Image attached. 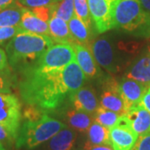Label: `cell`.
Instances as JSON below:
<instances>
[{
  "label": "cell",
  "mask_w": 150,
  "mask_h": 150,
  "mask_svg": "<svg viewBox=\"0 0 150 150\" xmlns=\"http://www.w3.org/2000/svg\"><path fill=\"white\" fill-rule=\"evenodd\" d=\"M73 48L75 53V61L83 71L87 79H93L98 73L97 62L92 51L85 45L79 43H74Z\"/></svg>",
  "instance_id": "4fadbf2b"
},
{
  "label": "cell",
  "mask_w": 150,
  "mask_h": 150,
  "mask_svg": "<svg viewBox=\"0 0 150 150\" xmlns=\"http://www.w3.org/2000/svg\"><path fill=\"white\" fill-rule=\"evenodd\" d=\"M123 116L139 137L150 133V113L142 105L129 108Z\"/></svg>",
  "instance_id": "5bb4252c"
},
{
  "label": "cell",
  "mask_w": 150,
  "mask_h": 150,
  "mask_svg": "<svg viewBox=\"0 0 150 150\" xmlns=\"http://www.w3.org/2000/svg\"><path fill=\"white\" fill-rule=\"evenodd\" d=\"M18 84L17 75L10 69L0 70V93H11L12 89Z\"/></svg>",
  "instance_id": "d4e9b609"
},
{
  "label": "cell",
  "mask_w": 150,
  "mask_h": 150,
  "mask_svg": "<svg viewBox=\"0 0 150 150\" xmlns=\"http://www.w3.org/2000/svg\"><path fill=\"white\" fill-rule=\"evenodd\" d=\"M68 23L70 33L73 35L75 41L83 45L88 44L91 38V29L87 27L85 23L75 14Z\"/></svg>",
  "instance_id": "44dd1931"
},
{
  "label": "cell",
  "mask_w": 150,
  "mask_h": 150,
  "mask_svg": "<svg viewBox=\"0 0 150 150\" xmlns=\"http://www.w3.org/2000/svg\"><path fill=\"white\" fill-rule=\"evenodd\" d=\"M65 127L67 125L63 121L50 117L47 112L35 120H23L15 146L17 149H33L46 143Z\"/></svg>",
  "instance_id": "3957f363"
},
{
  "label": "cell",
  "mask_w": 150,
  "mask_h": 150,
  "mask_svg": "<svg viewBox=\"0 0 150 150\" xmlns=\"http://www.w3.org/2000/svg\"><path fill=\"white\" fill-rule=\"evenodd\" d=\"M131 150H150V133L139 136Z\"/></svg>",
  "instance_id": "f546056e"
},
{
  "label": "cell",
  "mask_w": 150,
  "mask_h": 150,
  "mask_svg": "<svg viewBox=\"0 0 150 150\" xmlns=\"http://www.w3.org/2000/svg\"><path fill=\"white\" fill-rule=\"evenodd\" d=\"M18 87L27 105L54 110L61 107L69 94L83 85L85 77L76 61L57 71H27L19 75Z\"/></svg>",
  "instance_id": "6da1fadb"
},
{
  "label": "cell",
  "mask_w": 150,
  "mask_h": 150,
  "mask_svg": "<svg viewBox=\"0 0 150 150\" xmlns=\"http://www.w3.org/2000/svg\"><path fill=\"white\" fill-rule=\"evenodd\" d=\"M19 27L24 32L33 33L50 37L48 23L38 18L30 8H24Z\"/></svg>",
  "instance_id": "ac0fdd59"
},
{
  "label": "cell",
  "mask_w": 150,
  "mask_h": 150,
  "mask_svg": "<svg viewBox=\"0 0 150 150\" xmlns=\"http://www.w3.org/2000/svg\"><path fill=\"white\" fill-rule=\"evenodd\" d=\"M91 49L92 54L98 64L100 65L110 74L116 73L118 71L113 48L106 38H99L95 39L92 43Z\"/></svg>",
  "instance_id": "30bf717a"
},
{
  "label": "cell",
  "mask_w": 150,
  "mask_h": 150,
  "mask_svg": "<svg viewBox=\"0 0 150 150\" xmlns=\"http://www.w3.org/2000/svg\"><path fill=\"white\" fill-rule=\"evenodd\" d=\"M24 7L17 3L4 10L0 11V27L19 26Z\"/></svg>",
  "instance_id": "ffe728a7"
},
{
  "label": "cell",
  "mask_w": 150,
  "mask_h": 150,
  "mask_svg": "<svg viewBox=\"0 0 150 150\" xmlns=\"http://www.w3.org/2000/svg\"><path fill=\"white\" fill-rule=\"evenodd\" d=\"M50 37L55 43H68L74 44L77 43L71 34L68 22L63 18L54 15L48 21Z\"/></svg>",
  "instance_id": "d6986e66"
},
{
  "label": "cell",
  "mask_w": 150,
  "mask_h": 150,
  "mask_svg": "<svg viewBox=\"0 0 150 150\" xmlns=\"http://www.w3.org/2000/svg\"><path fill=\"white\" fill-rule=\"evenodd\" d=\"M76 140L77 132L67 126L43 144V150H74Z\"/></svg>",
  "instance_id": "e0dca14e"
},
{
  "label": "cell",
  "mask_w": 150,
  "mask_h": 150,
  "mask_svg": "<svg viewBox=\"0 0 150 150\" xmlns=\"http://www.w3.org/2000/svg\"><path fill=\"white\" fill-rule=\"evenodd\" d=\"M74 60L75 53L72 44L55 43L43 54L37 64L27 71L39 73L57 71L65 68Z\"/></svg>",
  "instance_id": "5b68a950"
},
{
  "label": "cell",
  "mask_w": 150,
  "mask_h": 150,
  "mask_svg": "<svg viewBox=\"0 0 150 150\" xmlns=\"http://www.w3.org/2000/svg\"><path fill=\"white\" fill-rule=\"evenodd\" d=\"M75 15L79 18L89 29L92 28V17L88 8V0H74Z\"/></svg>",
  "instance_id": "484cf974"
},
{
  "label": "cell",
  "mask_w": 150,
  "mask_h": 150,
  "mask_svg": "<svg viewBox=\"0 0 150 150\" xmlns=\"http://www.w3.org/2000/svg\"><path fill=\"white\" fill-rule=\"evenodd\" d=\"M22 121L21 103L13 93H0V124L16 143Z\"/></svg>",
  "instance_id": "8992f818"
},
{
  "label": "cell",
  "mask_w": 150,
  "mask_h": 150,
  "mask_svg": "<svg viewBox=\"0 0 150 150\" xmlns=\"http://www.w3.org/2000/svg\"><path fill=\"white\" fill-rule=\"evenodd\" d=\"M10 69L6 52H4L2 48H0V70H4Z\"/></svg>",
  "instance_id": "1f68e13d"
},
{
  "label": "cell",
  "mask_w": 150,
  "mask_h": 150,
  "mask_svg": "<svg viewBox=\"0 0 150 150\" xmlns=\"http://www.w3.org/2000/svg\"><path fill=\"white\" fill-rule=\"evenodd\" d=\"M139 135L130 127L127 119L120 115L116 124L109 129V141L113 150H131Z\"/></svg>",
  "instance_id": "ba28073f"
},
{
  "label": "cell",
  "mask_w": 150,
  "mask_h": 150,
  "mask_svg": "<svg viewBox=\"0 0 150 150\" xmlns=\"http://www.w3.org/2000/svg\"><path fill=\"white\" fill-rule=\"evenodd\" d=\"M23 31L19 26L17 27H0V44L10 40L18 33Z\"/></svg>",
  "instance_id": "83f0119b"
},
{
  "label": "cell",
  "mask_w": 150,
  "mask_h": 150,
  "mask_svg": "<svg viewBox=\"0 0 150 150\" xmlns=\"http://www.w3.org/2000/svg\"><path fill=\"white\" fill-rule=\"evenodd\" d=\"M120 0H88L96 31L103 33L114 28V12Z\"/></svg>",
  "instance_id": "52a82bcc"
},
{
  "label": "cell",
  "mask_w": 150,
  "mask_h": 150,
  "mask_svg": "<svg viewBox=\"0 0 150 150\" xmlns=\"http://www.w3.org/2000/svg\"><path fill=\"white\" fill-rule=\"evenodd\" d=\"M88 142L94 145H110L109 129L93 121L87 130ZM111 146V145H110Z\"/></svg>",
  "instance_id": "7402d4cb"
},
{
  "label": "cell",
  "mask_w": 150,
  "mask_h": 150,
  "mask_svg": "<svg viewBox=\"0 0 150 150\" xmlns=\"http://www.w3.org/2000/svg\"><path fill=\"white\" fill-rule=\"evenodd\" d=\"M62 118L64 119L63 122L68 127L79 133L87 132L92 123L94 121L91 114L77 110L71 106L64 111Z\"/></svg>",
  "instance_id": "2e32d148"
},
{
  "label": "cell",
  "mask_w": 150,
  "mask_h": 150,
  "mask_svg": "<svg viewBox=\"0 0 150 150\" xmlns=\"http://www.w3.org/2000/svg\"><path fill=\"white\" fill-rule=\"evenodd\" d=\"M93 117H94L93 118L95 122L106 127L108 129H111L116 124L118 119L120 117V114L112 112L111 110L106 109L99 105L95 113L93 114Z\"/></svg>",
  "instance_id": "603a6c76"
},
{
  "label": "cell",
  "mask_w": 150,
  "mask_h": 150,
  "mask_svg": "<svg viewBox=\"0 0 150 150\" xmlns=\"http://www.w3.org/2000/svg\"><path fill=\"white\" fill-rule=\"evenodd\" d=\"M59 0H18V4L27 8H36L49 6L58 3Z\"/></svg>",
  "instance_id": "4316f807"
},
{
  "label": "cell",
  "mask_w": 150,
  "mask_h": 150,
  "mask_svg": "<svg viewBox=\"0 0 150 150\" xmlns=\"http://www.w3.org/2000/svg\"><path fill=\"white\" fill-rule=\"evenodd\" d=\"M68 99L71 107L91 115H93L99 107V101L95 91L88 86H82L80 88L71 93Z\"/></svg>",
  "instance_id": "8fae6325"
},
{
  "label": "cell",
  "mask_w": 150,
  "mask_h": 150,
  "mask_svg": "<svg viewBox=\"0 0 150 150\" xmlns=\"http://www.w3.org/2000/svg\"><path fill=\"white\" fill-rule=\"evenodd\" d=\"M0 143L7 150L13 149V146L15 145V141L1 124H0Z\"/></svg>",
  "instance_id": "f1b7e54d"
},
{
  "label": "cell",
  "mask_w": 150,
  "mask_h": 150,
  "mask_svg": "<svg viewBox=\"0 0 150 150\" xmlns=\"http://www.w3.org/2000/svg\"><path fill=\"white\" fill-rule=\"evenodd\" d=\"M139 104L142 105L150 113V86L149 89L144 93Z\"/></svg>",
  "instance_id": "d6a6232c"
},
{
  "label": "cell",
  "mask_w": 150,
  "mask_h": 150,
  "mask_svg": "<svg viewBox=\"0 0 150 150\" xmlns=\"http://www.w3.org/2000/svg\"><path fill=\"white\" fill-rule=\"evenodd\" d=\"M125 78L150 86V47L126 71Z\"/></svg>",
  "instance_id": "9a60e30c"
},
{
  "label": "cell",
  "mask_w": 150,
  "mask_h": 150,
  "mask_svg": "<svg viewBox=\"0 0 150 150\" xmlns=\"http://www.w3.org/2000/svg\"><path fill=\"white\" fill-rule=\"evenodd\" d=\"M0 150H7L5 148H4L3 145H2V144H1V143H0Z\"/></svg>",
  "instance_id": "d590c367"
},
{
  "label": "cell",
  "mask_w": 150,
  "mask_h": 150,
  "mask_svg": "<svg viewBox=\"0 0 150 150\" xmlns=\"http://www.w3.org/2000/svg\"><path fill=\"white\" fill-rule=\"evenodd\" d=\"M149 88V86L143 83L125 77L118 81V92L123 98L126 112L129 108L139 104Z\"/></svg>",
  "instance_id": "9c48e42d"
},
{
  "label": "cell",
  "mask_w": 150,
  "mask_h": 150,
  "mask_svg": "<svg viewBox=\"0 0 150 150\" xmlns=\"http://www.w3.org/2000/svg\"><path fill=\"white\" fill-rule=\"evenodd\" d=\"M82 150H113V149L110 145H94L87 141Z\"/></svg>",
  "instance_id": "4dcf8cb0"
},
{
  "label": "cell",
  "mask_w": 150,
  "mask_h": 150,
  "mask_svg": "<svg viewBox=\"0 0 150 150\" xmlns=\"http://www.w3.org/2000/svg\"><path fill=\"white\" fill-rule=\"evenodd\" d=\"M54 43L49 36L24 31L18 33L5 47L11 69L20 75L32 69Z\"/></svg>",
  "instance_id": "7a4b0ae2"
},
{
  "label": "cell",
  "mask_w": 150,
  "mask_h": 150,
  "mask_svg": "<svg viewBox=\"0 0 150 150\" xmlns=\"http://www.w3.org/2000/svg\"><path fill=\"white\" fill-rule=\"evenodd\" d=\"M147 18L140 0H120L114 12V28L129 33L139 32Z\"/></svg>",
  "instance_id": "277c9868"
},
{
  "label": "cell",
  "mask_w": 150,
  "mask_h": 150,
  "mask_svg": "<svg viewBox=\"0 0 150 150\" xmlns=\"http://www.w3.org/2000/svg\"><path fill=\"white\" fill-rule=\"evenodd\" d=\"M99 105L120 115L125 113L124 103L118 89V81L113 79H108L105 80L100 95Z\"/></svg>",
  "instance_id": "7c38bea8"
},
{
  "label": "cell",
  "mask_w": 150,
  "mask_h": 150,
  "mask_svg": "<svg viewBox=\"0 0 150 150\" xmlns=\"http://www.w3.org/2000/svg\"><path fill=\"white\" fill-rule=\"evenodd\" d=\"M140 3L148 18L150 19V0H140Z\"/></svg>",
  "instance_id": "e575fe53"
},
{
  "label": "cell",
  "mask_w": 150,
  "mask_h": 150,
  "mask_svg": "<svg viewBox=\"0 0 150 150\" xmlns=\"http://www.w3.org/2000/svg\"><path fill=\"white\" fill-rule=\"evenodd\" d=\"M18 0H0V11L4 10L12 5L16 4Z\"/></svg>",
  "instance_id": "836d02e7"
},
{
  "label": "cell",
  "mask_w": 150,
  "mask_h": 150,
  "mask_svg": "<svg viewBox=\"0 0 150 150\" xmlns=\"http://www.w3.org/2000/svg\"><path fill=\"white\" fill-rule=\"evenodd\" d=\"M74 14V0H59L54 4V15L63 18L64 21L69 23Z\"/></svg>",
  "instance_id": "cb8c5ba5"
}]
</instances>
